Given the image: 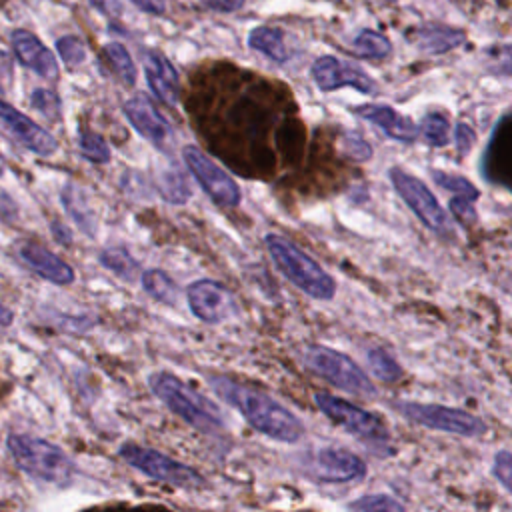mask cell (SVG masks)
Instances as JSON below:
<instances>
[{"instance_id":"cell-1","label":"cell","mask_w":512,"mask_h":512,"mask_svg":"<svg viewBox=\"0 0 512 512\" xmlns=\"http://www.w3.org/2000/svg\"><path fill=\"white\" fill-rule=\"evenodd\" d=\"M210 384L216 396L236 408L256 432L286 444H294L304 436V424L300 418L268 394L244 386L228 376H214L210 378Z\"/></svg>"},{"instance_id":"cell-2","label":"cell","mask_w":512,"mask_h":512,"mask_svg":"<svg viewBox=\"0 0 512 512\" xmlns=\"http://www.w3.org/2000/svg\"><path fill=\"white\" fill-rule=\"evenodd\" d=\"M6 446L18 468L28 476L60 488L72 484L76 466L60 446L28 434H8Z\"/></svg>"},{"instance_id":"cell-3","label":"cell","mask_w":512,"mask_h":512,"mask_svg":"<svg viewBox=\"0 0 512 512\" xmlns=\"http://www.w3.org/2000/svg\"><path fill=\"white\" fill-rule=\"evenodd\" d=\"M264 244L274 266L298 290L314 300H332L336 294L334 278L304 250L280 234H266Z\"/></svg>"},{"instance_id":"cell-4","label":"cell","mask_w":512,"mask_h":512,"mask_svg":"<svg viewBox=\"0 0 512 512\" xmlns=\"http://www.w3.org/2000/svg\"><path fill=\"white\" fill-rule=\"evenodd\" d=\"M148 384L164 406H168L192 428L204 434H216L226 426L222 412L174 374L154 372L148 376Z\"/></svg>"},{"instance_id":"cell-5","label":"cell","mask_w":512,"mask_h":512,"mask_svg":"<svg viewBox=\"0 0 512 512\" xmlns=\"http://www.w3.org/2000/svg\"><path fill=\"white\" fill-rule=\"evenodd\" d=\"M304 366L326 380L328 384L358 396V398H374L376 386L366 376V372L344 352H338L334 348L322 346V344H310L302 352Z\"/></svg>"},{"instance_id":"cell-6","label":"cell","mask_w":512,"mask_h":512,"mask_svg":"<svg viewBox=\"0 0 512 512\" xmlns=\"http://www.w3.org/2000/svg\"><path fill=\"white\" fill-rule=\"evenodd\" d=\"M314 402H316L318 410L330 422L344 428L348 434L356 436L364 444H370L374 448H390L388 426L374 412H368V410H364L344 398L328 394V392H316Z\"/></svg>"},{"instance_id":"cell-7","label":"cell","mask_w":512,"mask_h":512,"mask_svg":"<svg viewBox=\"0 0 512 512\" xmlns=\"http://www.w3.org/2000/svg\"><path fill=\"white\" fill-rule=\"evenodd\" d=\"M118 456L126 464H130L132 468L142 472L144 476L164 482V484H170L174 488L198 490L204 484V478L194 468H190L188 464L174 460L154 448H144L140 444L126 442L118 448Z\"/></svg>"},{"instance_id":"cell-8","label":"cell","mask_w":512,"mask_h":512,"mask_svg":"<svg viewBox=\"0 0 512 512\" xmlns=\"http://www.w3.org/2000/svg\"><path fill=\"white\" fill-rule=\"evenodd\" d=\"M396 410L408 422L428 430H440V432H448L464 438H478L486 432L484 420L462 408L402 400V402H396Z\"/></svg>"},{"instance_id":"cell-9","label":"cell","mask_w":512,"mask_h":512,"mask_svg":"<svg viewBox=\"0 0 512 512\" xmlns=\"http://www.w3.org/2000/svg\"><path fill=\"white\" fill-rule=\"evenodd\" d=\"M388 178L396 190V194L404 200V204L412 210V214L434 234L446 236L450 234V218L432 190L416 176L406 172L400 166H392L388 170Z\"/></svg>"},{"instance_id":"cell-10","label":"cell","mask_w":512,"mask_h":512,"mask_svg":"<svg viewBox=\"0 0 512 512\" xmlns=\"http://www.w3.org/2000/svg\"><path fill=\"white\" fill-rule=\"evenodd\" d=\"M182 158L214 204L220 208H236L242 202V192L236 180L218 164H214V160H210L200 148L184 146Z\"/></svg>"},{"instance_id":"cell-11","label":"cell","mask_w":512,"mask_h":512,"mask_svg":"<svg viewBox=\"0 0 512 512\" xmlns=\"http://www.w3.org/2000/svg\"><path fill=\"white\" fill-rule=\"evenodd\" d=\"M304 472L314 482L346 484L362 480L366 476V464L358 454L350 450L322 446L306 456Z\"/></svg>"},{"instance_id":"cell-12","label":"cell","mask_w":512,"mask_h":512,"mask_svg":"<svg viewBox=\"0 0 512 512\" xmlns=\"http://www.w3.org/2000/svg\"><path fill=\"white\" fill-rule=\"evenodd\" d=\"M124 116L132 124V128L146 138L156 150L164 154H172L176 146V134L170 122L162 116V112L152 104V100L144 94H136L124 102Z\"/></svg>"},{"instance_id":"cell-13","label":"cell","mask_w":512,"mask_h":512,"mask_svg":"<svg viewBox=\"0 0 512 512\" xmlns=\"http://www.w3.org/2000/svg\"><path fill=\"white\" fill-rule=\"evenodd\" d=\"M312 80L322 92H332L350 86L362 94H376L378 84L360 66L336 56H320L312 64Z\"/></svg>"},{"instance_id":"cell-14","label":"cell","mask_w":512,"mask_h":512,"mask_svg":"<svg viewBox=\"0 0 512 512\" xmlns=\"http://www.w3.org/2000/svg\"><path fill=\"white\" fill-rule=\"evenodd\" d=\"M186 298L192 314L208 324L228 320L236 312L232 292L216 280H196L186 288Z\"/></svg>"},{"instance_id":"cell-15","label":"cell","mask_w":512,"mask_h":512,"mask_svg":"<svg viewBox=\"0 0 512 512\" xmlns=\"http://www.w3.org/2000/svg\"><path fill=\"white\" fill-rule=\"evenodd\" d=\"M0 122L6 124V128L20 140L22 146L38 156H52L58 150V142L48 130H44L32 118L4 100H0Z\"/></svg>"},{"instance_id":"cell-16","label":"cell","mask_w":512,"mask_h":512,"mask_svg":"<svg viewBox=\"0 0 512 512\" xmlns=\"http://www.w3.org/2000/svg\"><path fill=\"white\" fill-rule=\"evenodd\" d=\"M352 112L358 118L374 124L390 140L412 144L418 138V126L414 124V120L410 116L400 114L396 108L388 104H360L354 106Z\"/></svg>"},{"instance_id":"cell-17","label":"cell","mask_w":512,"mask_h":512,"mask_svg":"<svg viewBox=\"0 0 512 512\" xmlns=\"http://www.w3.org/2000/svg\"><path fill=\"white\" fill-rule=\"evenodd\" d=\"M10 42L20 64H24L26 68H30L46 80L58 78V62L54 54L32 32L18 28L12 32Z\"/></svg>"},{"instance_id":"cell-18","label":"cell","mask_w":512,"mask_h":512,"mask_svg":"<svg viewBox=\"0 0 512 512\" xmlns=\"http://www.w3.org/2000/svg\"><path fill=\"white\" fill-rule=\"evenodd\" d=\"M144 72H146V82L158 100H162L168 106L178 104L180 78L176 68L166 56H162L156 50H148L144 54Z\"/></svg>"},{"instance_id":"cell-19","label":"cell","mask_w":512,"mask_h":512,"mask_svg":"<svg viewBox=\"0 0 512 512\" xmlns=\"http://www.w3.org/2000/svg\"><path fill=\"white\" fill-rule=\"evenodd\" d=\"M18 256L30 270H34L38 276H42L52 284L68 286L74 282V270L40 244H34V242L20 244Z\"/></svg>"},{"instance_id":"cell-20","label":"cell","mask_w":512,"mask_h":512,"mask_svg":"<svg viewBox=\"0 0 512 512\" xmlns=\"http://www.w3.org/2000/svg\"><path fill=\"white\" fill-rule=\"evenodd\" d=\"M412 40L416 48L424 54H446L466 42L464 30L446 26V24H422L414 28Z\"/></svg>"},{"instance_id":"cell-21","label":"cell","mask_w":512,"mask_h":512,"mask_svg":"<svg viewBox=\"0 0 512 512\" xmlns=\"http://www.w3.org/2000/svg\"><path fill=\"white\" fill-rule=\"evenodd\" d=\"M60 200H62V204H64L66 214L72 218V222L78 226V230L84 232L86 236L94 238L96 232H98V222H96L94 210L90 208V202H88L86 192H84L78 184L66 182V184L62 186Z\"/></svg>"},{"instance_id":"cell-22","label":"cell","mask_w":512,"mask_h":512,"mask_svg":"<svg viewBox=\"0 0 512 512\" xmlns=\"http://www.w3.org/2000/svg\"><path fill=\"white\" fill-rule=\"evenodd\" d=\"M248 46L276 64H284L290 60V48L282 30L272 26H256L248 34Z\"/></svg>"},{"instance_id":"cell-23","label":"cell","mask_w":512,"mask_h":512,"mask_svg":"<svg viewBox=\"0 0 512 512\" xmlns=\"http://www.w3.org/2000/svg\"><path fill=\"white\" fill-rule=\"evenodd\" d=\"M140 282H142L144 292L148 296H152L154 300L168 304V306H174L178 302V286L164 270H160V268L146 270V272H142Z\"/></svg>"},{"instance_id":"cell-24","label":"cell","mask_w":512,"mask_h":512,"mask_svg":"<svg viewBox=\"0 0 512 512\" xmlns=\"http://www.w3.org/2000/svg\"><path fill=\"white\" fill-rule=\"evenodd\" d=\"M158 192L160 196L170 202V204H186L192 196L190 184L184 178V174L176 168V166H168L162 170V174L158 176Z\"/></svg>"},{"instance_id":"cell-25","label":"cell","mask_w":512,"mask_h":512,"mask_svg":"<svg viewBox=\"0 0 512 512\" xmlns=\"http://www.w3.org/2000/svg\"><path fill=\"white\" fill-rule=\"evenodd\" d=\"M352 52L360 58L382 60V58L390 56L392 44L384 34H380L376 30H360L352 38Z\"/></svg>"},{"instance_id":"cell-26","label":"cell","mask_w":512,"mask_h":512,"mask_svg":"<svg viewBox=\"0 0 512 512\" xmlns=\"http://www.w3.org/2000/svg\"><path fill=\"white\" fill-rule=\"evenodd\" d=\"M98 262L110 270L114 276L126 280V282H134L136 274H138V262L130 256V252L122 246H112L100 252Z\"/></svg>"},{"instance_id":"cell-27","label":"cell","mask_w":512,"mask_h":512,"mask_svg":"<svg viewBox=\"0 0 512 512\" xmlns=\"http://www.w3.org/2000/svg\"><path fill=\"white\" fill-rule=\"evenodd\" d=\"M366 366L380 382L394 384L402 378V366L382 348H368L364 354Z\"/></svg>"},{"instance_id":"cell-28","label":"cell","mask_w":512,"mask_h":512,"mask_svg":"<svg viewBox=\"0 0 512 512\" xmlns=\"http://www.w3.org/2000/svg\"><path fill=\"white\" fill-rule=\"evenodd\" d=\"M448 134H450V122L442 112H428L418 124V136L428 146H434V148L446 146Z\"/></svg>"},{"instance_id":"cell-29","label":"cell","mask_w":512,"mask_h":512,"mask_svg":"<svg viewBox=\"0 0 512 512\" xmlns=\"http://www.w3.org/2000/svg\"><path fill=\"white\" fill-rule=\"evenodd\" d=\"M430 176L440 188L452 192V196H466V198H472V200L480 198V190L460 174H452V172H444V170L434 168V170H430Z\"/></svg>"},{"instance_id":"cell-30","label":"cell","mask_w":512,"mask_h":512,"mask_svg":"<svg viewBox=\"0 0 512 512\" xmlns=\"http://www.w3.org/2000/svg\"><path fill=\"white\" fill-rule=\"evenodd\" d=\"M104 50H106V56H108V60L112 62L114 70L118 72L120 80H122L126 86H134V84H136V66H134V62H132L128 50H126L122 44H118V42L106 44Z\"/></svg>"},{"instance_id":"cell-31","label":"cell","mask_w":512,"mask_h":512,"mask_svg":"<svg viewBox=\"0 0 512 512\" xmlns=\"http://www.w3.org/2000/svg\"><path fill=\"white\" fill-rule=\"evenodd\" d=\"M78 148H80V154H82L86 160L94 162V164H106V162H110V156H112V154H110V148H108L104 136H100V134H96V132H92V130H84V132L80 134V138H78Z\"/></svg>"},{"instance_id":"cell-32","label":"cell","mask_w":512,"mask_h":512,"mask_svg":"<svg viewBox=\"0 0 512 512\" xmlns=\"http://www.w3.org/2000/svg\"><path fill=\"white\" fill-rule=\"evenodd\" d=\"M346 508L358 510V512H372V510L400 512V510H406V506L400 500H396L394 496H388V494H364V496L348 502Z\"/></svg>"},{"instance_id":"cell-33","label":"cell","mask_w":512,"mask_h":512,"mask_svg":"<svg viewBox=\"0 0 512 512\" xmlns=\"http://www.w3.org/2000/svg\"><path fill=\"white\" fill-rule=\"evenodd\" d=\"M56 50L68 66H78L86 58V48L76 36H62L56 40Z\"/></svg>"},{"instance_id":"cell-34","label":"cell","mask_w":512,"mask_h":512,"mask_svg":"<svg viewBox=\"0 0 512 512\" xmlns=\"http://www.w3.org/2000/svg\"><path fill=\"white\" fill-rule=\"evenodd\" d=\"M30 104L50 120H54L60 114V100L48 88H36L30 96Z\"/></svg>"},{"instance_id":"cell-35","label":"cell","mask_w":512,"mask_h":512,"mask_svg":"<svg viewBox=\"0 0 512 512\" xmlns=\"http://www.w3.org/2000/svg\"><path fill=\"white\" fill-rule=\"evenodd\" d=\"M492 474H494L496 480L512 494V452H508V450H498V452L494 454Z\"/></svg>"},{"instance_id":"cell-36","label":"cell","mask_w":512,"mask_h":512,"mask_svg":"<svg viewBox=\"0 0 512 512\" xmlns=\"http://www.w3.org/2000/svg\"><path fill=\"white\" fill-rule=\"evenodd\" d=\"M342 150L348 158L356 160V162H364V160H370L372 158V148L370 144L358 136V134H346L342 138Z\"/></svg>"},{"instance_id":"cell-37","label":"cell","mask_w":512,"mask_h":512,"mask_svg":"<svg viewBox=\"0 0 512 512\" xmlns=\"http://www.w3.org/2000/svg\"><path fill=\"white\" fill-rule=\"evenodd\" d=\"M490 68L494 74L512 78V44L490 50Z\"/></svg>"},{"instance_id":"cell-38","label":"cell","mask_w":512,"mask_h":512,"mask_svg":"<svg viewBox=\"0 0 512 512\" xmlns=\"http://www.w3.org/2000/svg\"><path fill=\"white\" fill-rule=\"evenodd\" d=\"M454 138H456V150H458L460 156H466L476 144V134L466 122H458Z\"/></svg>"},{"instance_id":"cell-39","label":"cell","mask_w":512,"mask_h":512,"mask_svg":"<svg viewBox=\"0 0 512 512\" xmlns=\"http://www.w3.org/2000/svg\"><path fill=\"white\" fill-rule=\"evenodd\" d=\"M20 216L18 204L14 202V198L6 192H0V220L6 224H14Z\"/></svg>"},{"instance_id":"cell-40","label":"cell","mask_w":512,"mask_h":512,"mask_svg":"<svg viewBox=\"0 0 512 512\" xmlns=\"http://www.w3.org/2000/svg\"><path fill=\"white\" fill-rule=\"evenodd\" d=\"M246 0H204V6L216 12H234L244 6Z\"/></svg>"},{"instance_id":"cell-41","label":"cell","mask_w":512,"mask_h":512,"mask_svg":"<svg viewBox=\"0 0 512 512\" xmlns=\"http://www.w3.org/2000/svg\"><path fill=\"white\" fill-rule=\"evenodd\" d=\"M94 8H98L104 16H120L122 4L120 0H90Z\"/></svg>"},{"instance_id":"cell-42","label":"cell","mask_w":512,"mask_h":512,"mask_svg":"<svg viewBox=\"0 0 512 512\" xmlns=\"http://www.w3.org/2000/svg\"><path fill=\"white\" fill-rule=\"evenodd\" d=\"M134 6H138L142 12L146 14H154V16H160L164 14L166 10V4L164 0H130Z\"/></svg>"},{"instance_id":"cell-43","label":"cell","mask_w":512,"mask_h":512,"mask_svg":"<svg viewBox=\"0 0 512 512\" xmlns=\"http://www.w3.org/2000/svg\"><path fill=\"white\" fill-rule=\"evenodd\" d=\"M50 232H52V236H54L60 244H64V246H68V244L72 242V230H70L68 226H64L62 222H52V224H50Z\"/></svg>"},{"instance_id":"cell-44","label":"cell","mask_w":512,"mask_h":512,"mask_svg":"<svg viewBox=\"0 0 512 512\" xmlns=\"http://www.w3.org/2000/svg\"><path fill=\"white\" fill-rule=\"evenodd\" d=\"M12 322V312L4 306H0V326H6Z\"/></svg>"},{"instance_id":"cell-45","label":"cell","mask_w":512,"mask_h":512,"mask_svg":"<svg viewBox=\"0 0 512 512\" xmlns=\"http://www.w3.org/2000/svg\"><path fill=\"white\" fill-rule=\"evenodd\" d=\"M4 170H6V166H4V158L0 156V176L4 174Z\"/></svg>"},{"instance_id":"cell-46","label":"cell","mask_w":512,"mask_h":512,"mask_svg":"<svg viewBox=\"0 0 512 512\" xmlns=\"http://www.w3.org/2000/svg\"><path fill=\"white\" fill-rule=\"evenodd\" d=\"M386 2H394V0H386Z\"/></svg>"},{"instance_id":"cell-47","label":"cell","mask_w":512,"mask_h":512,"mask_svg":"<svg viewBox=\"0 0 512 512\" xmlns=\"http://www.w3.org/2000/svg\"><path fill=\"white\" fill-rule=\"evenodd\" d=\"M0 92H2V88H0Z\"/></svg>"}]
</instances>
